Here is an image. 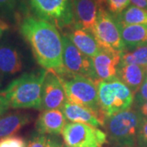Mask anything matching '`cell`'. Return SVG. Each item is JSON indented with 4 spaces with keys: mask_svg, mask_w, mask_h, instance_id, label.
I'll return each mask as SVG.
<instances>
[{
    "mask_svg": "<svg viewBox=\"0 0 147 147\" xmlns=\"http://www.w3.org/2000/svg\"><path fill=\"white\" fill-rule=\"evenodd\" d=\"M54 71L62 83L67 101L94 111L105 121V115L100 109L96 82L83 75L70 73L64 66Z\"/></svg>",
    "mask_w": 147,
    "mask_h": 147,
    "instance_id": "cell-3",
    "label": "cell"
},
{
    "mask_svg": "<svg viewBox=\"0 0 147 147\" xmlns=\"http://www.w3.org/2000/svg\"><path fill=\"white\" fill-rule=\"evenodd\" d=\"M66 123V119L61 110H42L35 122V129L39 134L58 136Z\"/></svg>",
    "mask_w": 147,
    "mask_h": 147,
    "instance_id": "cell-14",
    "label": "cell"
},
{
    "mask_svg": "<svg viewBox=\"0 0 147 147\" xmlns=\"http://www.w3.org/2000/svg\"><path fill=\"white\" fill-rule=\"evenodd\" d=\"M120 64H134L147 67V45L123 52Z\"/></svg>",
    "mask_w": 147,
    "mask_h": 147,
    "instance_id": "cell-21",
    "label": "cell"
},
{
    "mask_svg": "<svg viewBox=\"0 0 147 147\" xmlns=\"http://www.w3.org/2000/svg\"><path fill=\"white\" fill-rule=\"evenodd\" d=\"M99 3L96 0H73V26L93 31Z\"/></svg>",
    "mask_w": 147,
    "mask_h": 147,
    "instance_id": "cell-12",
    "label": "cell"
},
{
    "mask_svg": "<svg viewBox=\"0 0 147 147\" xmlns=\"http://www.w3.org/2000/svg\"><path fill=\"white\" fill-rule=\"evenodd\" d=\"M29 3L37 17L57 29L73 25V0H29Z\"/></svg>",
    "mask_w": 147,
    "mask_h": 147,
    "instance_id": "cell-6",
    "label": "cell"
},
{
    "mask_svg": "<svg viewBox=\"0 0 147 147\" xmlns=\"http://www.w3.org/2000/svg\"><path fill=\"white\" fill-rule=\"evenodd\" d=\"M8 29H9L8 25L6 23L5 21H3L2 19H0V41L3 38L4 34L8 30Z\"/></svg>",
    "mask_w": 147,
    "mask_h": 147,
    "instance_id": "cell-31",
    "label": "cell"
},
{
    "mask_svg": "<svg viewBox=\"0 0 147 147\" xmlns=\"http://www.w3.org/2000/svg\"><path fill=\"white\" fill-rule=\"evenodd\" d=\"M136 109L138 110V112L140 113V115L142 116L143 119H147V102L143 103L142 105L138 106Z\"/></svg>",
    "mask_w": 147,
    "mask_h": 147,
    "instance_id": "cell-32",
    "label": "cell"
},
{
    "mask_svg": "<svg viewBox=\"0 0 147 147\" xmlns=\"http://www.w3.org/2000/svg\"><path fill=\"white\" fill-rule=\"evenodd\" d=\"M145 102H147V76L144 80L143 84H142L141 88L134 96L133 105L136 108H137Z\"/></svg>",
    "mask_w": 147,
    "mask_h": 147,
    "instance_id": "cell-24",
    "label": "cell"
},
{
    "mask_svg": "<svg viewBox=\"0 0 147 147\" xmlns=\"http://www.w3.org/2000/svg\"><path fill=\"white\" fill-rule=\"evenodd\" d=\"M9 108L10 105L8 103V100L6 98L3 91H0V116L5 115V113Z\"/></svg>",
    "mask_w": 147,
    "mask_h": 147,
    "instance_id": "cell-29",
    "label": "cell"
},
{
    "mask_svg": "<svg viewBox=\"0 0 147 147\" xmlns=\"http://www.w3.org/2000/svg\"><path fill=\"white\" fill-rule=\"evenodd\" d=\"M24 68L23 56L16 45L8 41L0 43V73L11 76L20 73Z\"/></svg>",
    "mask_w": 147,
    "mask_h": 147,
    "instance_id": "cell-13",
    "label": "cell"
},
{
    "mask_svg": "<svg viewBox=\"0 0 147 147\" xmlns=\"http://www.w3.org/2000/svg\"><path fill=\"white\" fill-rule=\"evenodd\" d=\"M96 1L98 2V3H99L100 5H102L103 3H106V1H107V0H96Z\"/></svg>",
    "mask_w": 147,
    "mask_h": 147,
    "instance_id": "cell-33",
    "label": "cell"
},
{
    "mask_svg": "<svg viewBox=\"0 0 147 147\" xmlns=\"http://www.w3.org/2000/svg\"><path fill=\"white\" fill-rule=\"evenodd\" d=\"M47 138L45 135L36 132L34 134L26 144V147H45L47 143Z\"/></svg>",
    "mask_w": 147,
    "mask_h": 147,
    "instance_id": "cell-26",
    "label": "cell"
},
{
    "mask_svg": "<svg viewBox=\"0 0 147 147\" xmlns=\"http://www.w3.org/2000/svg\"><path fill=\"white\" fill-rule=\"evenodd\" d=\"M3 75L0 73V87L2 86V83H3Z\"/></svg>",
    "mask_w": 147,
    "mask_h": 147,
    "instance_id": "cell-34",
    "label": "cell"
},
{
    "mask_svg": "<svg viewBox=\"0 0 147 147\" xmlns=\"http://www.w3.org/2000/svg\"><path fill=\"white\" fill-rule=\"evenodd\" d=\"M146 72H147V67H146Z\"/></svg>",
    "mask_w": 147,
    "mask_h": 147,
    "instance_id": "cell-36",
    "label": "cell"
},
{
    "mask_svg": "<svg viewBox=\"0 0 147 147\" xmlns=\"http://www.w3.org/2000/svg\"><path fill=\"white\" fill-rule=\"evenodd\" d=\"M66 101V94L58 74L54 70H47L42 84L41 110H61Z\"/></svg>",
    "mask_w": 147,
    "mask_h": 147,
    "instance_id": "cell-10",
    "label": "cell"
},
{
    "mask_svg": "<svg viewBox=\"0 0 147 147\" xmlns=\"http://www.w3.org/2000/svg\"><path fill=\"white\" fill-rule=\"evenodd\" d=\"M17 0H0V12L3 14L12 13L16 7Z\"/></svg>",
    "mask_w": 147,
    "mask_h": 147,
    "instance_id": "cell-27",
    "label": "cell"
},
{
    "mask_svg": "<svg viewBox=\"0 0 147 147\" xmlns=\"http://www.w3.org/2000/svg\"><path fill=\"white\" fill-rule=\"evenodd\" d=\"M117 75L136 94L146 78V67L134 64H119Z\"/></svg>",
    "mask_w": 147,
    "mask_h": 147,
    "instance_id": "cell-17",
    "label": "cell"
},
{
    "mask_svg": "<svg viewBox=\"0 0 147 147\" xmlns=\"http://www.w3.org/2000/svg\"><path fill=\"white\" fill-rule=\"evenodd\" d=\"M20 32L42 69L57 70L63 67L62 36L57 27L38 17L28 16L21 21Z\"/></svg>",
    "mask_w": 147,
    "mask_h": 147,
    "instance_id": "cell-1",
    "label": "cell"
},
{
    "mask_svg": "<svg viewBox=\"0 0 147 147\" xmlns=\"http://www.w3.org/2000/svg\"><path fill=\"white\" fill-rule=\"evenodd\" d=\"M122 53V52L101 47L100 52L92 58L95 71L100 81L118 79L117 72L120 64Z\"/></svg>",
    "mask_w": 147,
    "mask_h": 147,
    "instance_id": "cell-11",
    "label": "cell"
},
{
    "mask_svg": "<svg viewBox=\"0 0 147 147\" xmlns=\"http://www.w3.org/2000/svg\"><path fill=\"white\" fill-rule=\"evenodd\" d=\"M142 120L138 110L131 108L106 118L104 127L107 143L111 147H136Z\"/></svg>",
    "mask_w": 147,
    "mask_h": 147,
    "instance_id": "cell-4",
    "label": "cell"
},
{
    "mask_svg": "<svg viewBox=\"0 0 147 147\" xmlns=\"http://www.w3.org/2000/svg\"><path fill=\"white\" fill-rule=\"evenodd\" d=\"M115 17L117 21L123 24L147 26V11L134 5H130Z\"/></svg>",
    "mask_w": 147,
    "mask_h": 147,
    "instance_id": "cell-20",
    "label": "cell"
},
{
    "mask_svg": "<svg viewBox=\"0 0 147 147\" xmlns=\"http://www.w3.org/2000/svg\"><path fill=\"white\" fill-rule=\"evenodd\" d=\"M0 147H26V143L21 137L11 136L0 140Z\"/></svg>",
    "mask_w": 147,
    "mask_h": 147,
    "instance_id": "cell-23",
    "label": "cell"
},
{
    "mask_svg": "<svg viewBox=\"0 0 147 147\" xmlns=\"http://www.w3.org/2000/svg\"><path fill=\"white\" fill-rule=\"evenodd\" d=\"M64 145L60 137L55 135H49L47 138L45 147H63Z\"/></svg>",
    "mask_w": 147,
    "mask_h": 147,
    "instance_id": "cell-28",
    "label": "cell"
},
{
    "mask_svg": "<svg viewBox=\"0 0 147 147\" xmlns=\"http://www.w3.org/2000/svg\"><path fill=\"white\" fill-rule=\"evenodd\" d=\"M63 147H68V146H67L66 145H64V146H63Z\"/></svg>",
    "mask_w": 147,
    "mask_h": 147,
    "instance_id": "cell-35",
    "label": "cell"
},
{
    "mask_svg": "<svg viewBox=\"0 0 147 147\" xmlns=\"http://www.w3.org/2000/svg\"><path fill=\"white\" fill-rule=\"evenodd\" d=\"M47 72V69H41L13 79L3 90L10 108L41 110L42 84Z\"/></svg>",
    "mask_w": 147,
    "mask_h": 147,
    "instance_id": "cell-2",
    "label": "cell"
},
{
    "mask_svg": "<svg viewBox=\"0 0 147 147\" xmlns=\"http://www.w3.org/2000/svg\"><path fill=\"white\" fill-rule=\"evenodd\" d=\"M92 34L100 47L122 53L126 51L115 16L101 5H99Z\"/></svg>",
    "mask_w": 147,
    "mask_h": 147,
    "instance_id": "cell-7",
    "label": "cell"
},
{
    "mask_svg": "<svg viewBox=\"0 0 147 147\" xmlns=\"http://www.w3.org/2000/svg\"><path fill=\"white\" fill-rule=\"evenodd\" d=\"M119 22V21H118ZM121 36L127 50L147 45V26L126 25L119 22Z\"/></svg>",
    "mask_w": 147,
    "mask_h": 147,
    "instance_id": "cell-18",
    "label": "cell"
},
{
    "mask_svg": "<svg viewBox=\"0 0 147 147\" xmlns=\"http://www.w3.org/2000/svg\"><path fill=\"white\" fill-rule=\"evenodd\" d=\"M61 134L68 147H102L107 143L105 131L81 123H67Z\"/></svg>",
    "mask_w": 147,
    "mask_h": 147,
    "instance_id": "cell-8",
    "label": "cell"
},
{
    "mask_svg": "<svg viewBox=\"0 0 147 147\" xmlns=\"http://www.w3.org/2000/svg\"><path fill=\"white\" fill-rule=\"evenodd\" d=\"M130 0H107L106 4L110 13L118 16L130 6Z\"/></svg>",
    "mask_w": 147,
    "mask_h": 147,
    "instance_id": "cell-22",
    "label": "cell"
},
{
    "mask_svg": "<svg viewBox=\"0 0 147 147\" xmlns=\"http://www.w3.org/2000/svg\"><path fill=\"white\" fill-rule=\"evenodd\" d=\"M64 116L66 119L73 123H81L89 124L95 127H104L105 121L103 120L94 111L80 105H75L66 101L61 109Z\"/></svg>",
    "mask_w": 147,
    "mask_h": 147,
    "instance_id": "cell-16",
    "label": "cell"
},
{
    "mask_svg": "<svg viewBox=\"0 0 147 147\" xmlns=\"http://www.w3.org/2000/svg\"><path fill=\"white\" fill-rule=\"evenodd\" d=\"M137 147H147V119H143L137 139Z\"/></svg>",
    "mask_w": 147,
    "mask_h": 147,
    "instance_id": "cell-25",
    "label": "cell"
},
{
    "mask_svg": "<svg viewBox=\"0 0 147 147\" xmlns=\"http://www.w3.org/2000/svg\"><path fill=\"white\" fill-rule=\"evenodd\" d=\"M63 65L69 72L92 79L96 84L100 82L95 71L92 59L80 52L66 35H62Z\"/></svg>",
    "mask_w": 147,
    "mask_h": 147,
    "instance_id": "cell-9",
    "label": "cell"
},
{
    "mask_svg": "<svg viewBox=\"0 0 147 147\" xmlns=\"http://www.w3.org/2000/svg\"><path fill=\"white\" fill-rule=\"evenodd\" d=\"M28 113L14 112L0 116V139L13 136L31 122Z\"/></svg>",
    "mask_w": 147,
    "mask_h": 147,
    "instance_id": "cell-19",
    "label": "cell"
},
{
    "mask_svg": "<svg viewBox=\"0 0 147 147\" xmlns=\"http://www.w3.org/2000/svg\"><path fill=\"white\" fill-rule=\"evenodd\" d=\"M64 34L68 37L80 52L89 57H94L100 52L101 47L92 32L77 28L72 25L69 28L67 33Z\"/></svg>",
    "mask_w": 147,
    "mask_h": 147,
    "instance_id": "cell-15",
    "label": "cell"
},
{
    "mask_svg": "<svg viewBox=\"0 0 147 147\" xmlns=\"http://www.w3.org/2000/svg\"><path fill=\"white\" fill-rule=\"evenodd\" d=\"M100 109L105 119L130 109L134 102V92L119 79L97 84Z\"/></svg>",
    "mask_w": 147,
    "mask_h": 147,
    "instance_id": "cell-5",
    "label": "cell"
},
{
    "mask_svg": "<svg viewBox=\"0 0 147 147\" xmlns=\"http://www.w3.org/2000/svg\"><path fill=\"white\" fill-rule=\"evenodd\" d=\"M132 5L147 11V0H130Z\"/></svg>",
    "mask_w": 147,
    "mask_h": 147,
    "instance_id": "cell-30",
    "label": "cell"
}]
</instances>
